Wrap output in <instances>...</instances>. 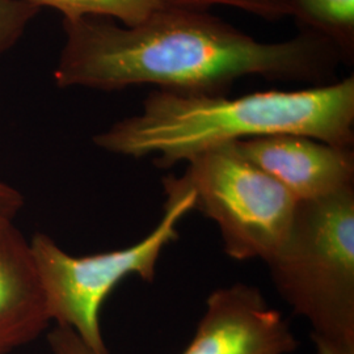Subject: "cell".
Here are the masks:
<instances>
[{
  "label": "cell",
  "instance_id": "1",
  "mask_svg": "<svg viewBox=\"0 0 354 354\" xmlns=\"http://www.w3.org/2000/svg\"><path fill=\"white\" fill-rule=\"evenodd\" d=\"M58 87L127 88L223 95L244 76L323 82L342 61L327 38L304 30L283 42H260L201 10L165 6L133 26L82 17L64 20Z\"/></svg>",
  "mask_w": 354,
  "mask_h": 354
},
{
  "label": "cell",
  "instance_id": "2",
  "mask_svg": "<svg viewBox=\"0 0 354 354\" xmlns=\"http://www.w3.org/2000/svg\"><path fill=\"white\" fill-rule=\"evenodd\" d=\"M299 134L353 147L354 76L298 91L225 95L155 91L142 112L95 136L97 147L169 168L197 153L241 140Z\"/></svg>",
  "mask_w": 354,
  "mask_h": 354
},
{
  "label": "cell",
  "instance_id": "3",
  "mask_svg": "<svg viewBox=\"0 0 354 354\" xmlns=\"http://www.w3.org/2000/svg\"><path fill=\"white\" fill-rule=\"evenodd\" d=\"M266 264L281 298L310 323L317 354H354V187L298 203Z\"/></svg>",
  "mask_w": 354,
  "mask_h": 354
},
{
  "label": "cell",
  "instance_id": "4",
  "mask_svg": "<svg viewBox=\"0 0 354 354\" xmlns=\"http://www.w3.org/2000/svg\"><path fill=\"white\" fill-rule=\"evenodd\" d=\"M165 214L142 241L112 252L71 256L48 235L36 234L30 248L45 291L51 320L74 329L96 353L108 354L102 339L100 311L111 292L129 276L152 282L165 247L178 236L177 225L194 212V194L163 178Z\"/></svg>",
  "mask_w": 354,
  "mask_h": 354
},
{
  "label": "cell",
  "instance_id": "5",
  "mask_svg": "<svg viewBox=\"0 0 354 354\" xmlns=\"http://www.w3.org/2000/svg\"><path fill=\"white\" fill-rule=\"evenodd\" d=\"M185 163L181 176L169 177L194 194L193 210L216 223L226 254L266 263L289 235L299 203L244 159L234 143L197 153Z\"/></svg>",
  "mask_w": 354,
  "mask_h": 354
},
{
  "label": "cell",
  "instance_id": "6",
  "mask_svg": "<svg viewBox=\"0 0 354 354\" xmlns=\"http://www.w3.org/2000/svg\"><path fill=\"white\" fill-rule=\"evenodd\" d=\"M297 349L288 320L261 291L235 283L209 295L196 335L181 354H290Z\"/></svg>",
  "mask_w": 354,
  "mask_h": 354
},
{
  "label": "cell",
  "instance_id": "7",
  "mask_svg": "<svg viewBox=\"0 0 354 354\" xmlns=\"http://www.w3.org/2000/svg\"><path fill=\"white\" fill-rule=\"evenodd\" d=\"M244 159L274 178L298 201H314L354 187L353 147L276 134L234 143Z\"/></svg>",
  "mask_w": 354,
  "mask_h": 354
},
{
  "label": "cell",
  "instance_id": "8",
  "mask_svg": "<svg viewBox=\"0 0 354 354\" xmlns=\"http://www.w3.org/2000/svg\"><path fill=\"white\" fill-rule=\"evenodd\" d=\"M50 320L30 243L7 223L0 227V354L35 340Z\"/></svg>",
  "mask_w": 354,
  "mask_h": 354
},
{
  "label": "cell",
  "instance_id": "9",
  "mask_svg": "<svg viewBox=\"0 0 354 354\" xmlns=\"http://www.w3.org/2000/svg\"><path fill=\"white\" fill-rule=\"evenodd\" d=\"M292 16L333 44L345 61L354 55V0H292Z\"/></svg>",
  "mask_w": 354,
  "mask_h": 354
},
{
  "label": "cell",
  "instance_id": "10",
  "mask_svg": "<svg viewBox=\"0 0 354 354\" xmlns=\"http://www.w3.org/2000/svg\"><path fill=\"white\" fill-rule=\"evenodd\" d=\"M41 7H51L64 20L104 16L117 19L122 26H137L151 13L167 6V0H29Z\"/></svg>",
  "mask_w": 354,
  "mask_h": 354
},
{
  "label": "cell",
  "instance_id": "11",
  "mask_svg": "<svg viewBox=\"0 0 354 354\" xmlns=\"http://www.w3.org/2000/svg\"><path fill=\"white\" fill-rule=\"evenodd\" d=\"M39 10L29 0H0V55L19 41Z\"/></svg>",
  "mask_w": 354,
  "mask_h": 354
},
{
  "label": "cell",
  "instance_id": "12",
  "mask_svg": "<svg viewBox=\"0 0 354 354\" xmlns=\"http://www.w3.org/2000/svg\"><path fill=\"white\" fill-rule=\"evenodd\" d=\"M216 4L235 7L268 20H279L285 16H292V0H167V6L171 7L201 11Z\"/></svg>",
  "mask_w": 354,
  "mask_h": 354
},
{
  "label": "cell",
  "instance_id": "13",
  "mask_svg": "<svg viewBox=\"0 0 354 354\" xmlns=\"http://www.w3.org/2000/svg\"><path fill=\"white\" fill-rule=\"evenodd\" d=\"M53 354H99L80 339L74 329L57 326L49 335Z\"/></svg>",
  "mask_w": 354,
  "mask_h": 354
},
{
  "label": "cell",
  "instance_id": "14",
  "mask_svg": "<svg viewBox=\"0 0 354 354\" xmlns=\"http://www.w3.org/2000/svg\"><path fill=\"white\" fill-rule=\"evenodd\" d=\"M23 203L24 198L20 192L0 181V227L13 222Z\"/></svg>",
  "mask_w": 354,
  "mask_h": 354
}]
</instances>
